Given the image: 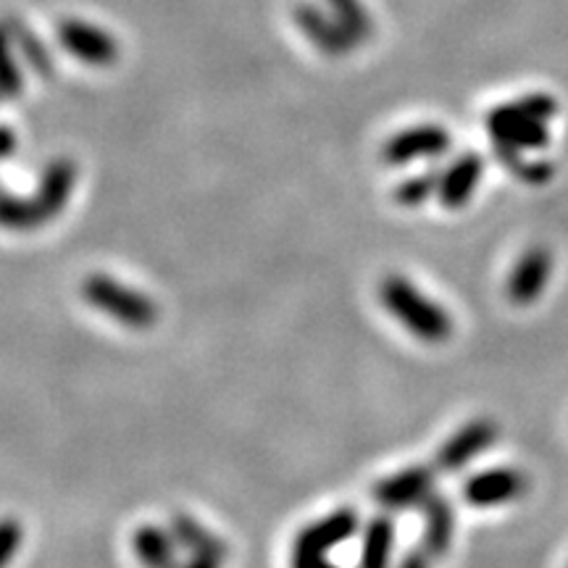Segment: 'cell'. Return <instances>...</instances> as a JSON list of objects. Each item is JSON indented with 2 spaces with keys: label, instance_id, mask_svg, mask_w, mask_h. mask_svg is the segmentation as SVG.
I'll list each match as a JSON object with an SVG mask.
<instances>
[{
  "label": "cell",
  "instance_id": "15",
  "mask_svg": "<svg viewBox=\"0 0 568 568\" xmlns=\"http://www.w3.org/2000/svg\"><path fill=\"white\" fill-rule=\"evenodd\" d=\"M506 166L514 172L518 180L529 184H542L552 176V163L550 161H524V153H497Z\"/></svg>",
  "mask_w": 568,
  "mask_h": 568
},
{
  "label": "cell",
  "instance_id": "3",
  "mask_svg": "<svg viewBox=\"0 0 568 568\" xmlns=\"http://www.w3.org/2000/svg\"><path fill=\"white\" fill-rule=\"evenodd\" d=\"M432 487H435V474H432V468L410 466L406 471L379 481L374 489V497L376 503L387 510L422 508L426 497L432 495Z\"/></svg>",
  "mask_w": 568,
  "mask_h": 568
},
{
  "label": "cell",
  "instance_id": "6",
  "mask_svg": "<svg viewBox=\"0 0 568 568\" xmlns=\"http://www.w3.org/2000/svg\"><path fill=\"white\" fill-rule=\"evenodd\" d=\"M552 274V255L548 247L535 245L518 258L514 272L508 276V297L516 305H531L548 287Z\"/></svg>",
  "mask_w": 568,
  "mask_h": 568
},
{
  "label": "cell",
  "instance_id": "4",
  "mask_svg": "<svg viewBox=\"0 0 568 568\" xmlns=\"http://www.w3.org/2000/svg\"><path fill=\"white\" fill-rule=\"evenodd\" d=\"M497 439V426L489 418H477V422L466 424L464 429H458L447 443L439 447L437 453V466L447 474H456L460 468L471 464L474 458L489 450Z\"/></svg>",
  "mask_w": 568,
  "mask_h": 568
},
{
  "label": "cell",
  "instance_id": "11",
  "mask_svg": "<svg viewBox=\"0 0 568 568\" xmlns=\"http://www.w3.org/2000/svg\"><path fill=\"white\" fill-rule=\"evenodd\" d=\"M479 176H481L479 155L468 153L464 159H458L450 169H447L443 180H439L437 190H439V197H443V203L450 205V209H458V205L468 203V197H471L474 190H477Z\"/></svg>",
  "mask_w": 568,
  "mask_h": 568
},
{
  "label": "cell",
  "instance_id": "13",
  "mask_svg": "<svg viewBox=\"0 0 568 568\" xmlns=\"http://www.w3.org/2000/svg\"><path fill=\"white\" fill-rule=\"evenodd\" d=\"M395 545V527L389 516H376L366 527L364 550H361V568H389Z\"/></svg>",
  "mask_w": 568,
  "mask_h": 568
},
{
  "label": "cell",
  "instance_id": "9",
  "mask_svg": "<svg viewBox=\"0 0 568 568\" xmlns=\"http://www.w3.org/2000/svg\"><path fill=\"white\" fill-rule=\"evenodd\" d=\"M426 518V531H424V545L422 548L429 552L432 558L445 556L450 548L453 531H456V518H453V508L445 497L429 495L422 506Z\"/></svg>",
  "mask_w": 568,
  "mask_h": 568
},
{
  "label": "cell",
  "instance_id": "14",
  "mask_svg": "<svg viewBox=\"0 0 568 568\" xmlns=\"http://www.w3.org/2000/svg\"><path fill=\"white\" fill-rule=\"evenodd\" d=\"M447 148H450V138H447V132L435 130V126H426V130H416L406 134V138L397 140L395 145L389 148V159L400 163V161L416 159V155H439L445 153Z\"/></svg>",
  "mask_w": 568,
  "mask_h": 568
},
{
  "label": "cell",
  "instance_id": "20",
  "mask_svg": "<svg viewBox=\"0 0 568 568\" xmlns=\"http://www.w3.org/2000/svg\"><path fill=\"white\" fill-rule=\"evenodd\" d=\"M224 564L216 558H209V556H193L187 560V564H180V568H222Z\"/></svg>",
  "mask_w": 568,
  "mask_h": 568
},
{
  "label": "cell",
  "instance_id": "2",
  "mask_svg": "<svg viewBox=\"0 0 568 568\" xmlns=\"http://www.w3.org/2000/svg\"><path fill=\"white\" fill-rule=\"evenodd\" d=\"M82 295L92 308L101 311V314L113 318V322L130 326V329H151L159 322V305H155L153 297L111 280V276H88L82 284Z\"/></svg>",
  "mask_w": 568,
  "mask_h": 568
},
{
  "label": "cell",
  "instance_id": "8",
  "mask_svg": "<svg viewBox=\"0 0 568 568\" xmlns=\"http://www.w3.org/2000/svg\"><path fill=\"white\" fill-rule=\"evenodd\" d=\"M556 113H558L556 98L545 95V92H535V95L518 98L514 103L495 109L489 113L487 126H489V134H495L506 130V126H516V124H535V122L548 124Z\"/></svg>",
  "mask_w": 568,
  "mask_h": 568
},
{
  "label": "cell",
  "instance_id": "1",
  "mask_svg": "<svg viewBox=\"0 0 568 568\" xmlns=\"http://www.w3.org/2000/svg\"><path fill=\"white\" fill-rule=\"evenodd\" d=\"M382 303L400 322L406 329L422 343L437 345L450 339L453 335V318L443 305L429 301L424 293L410 284L406 276H387L382 282Z\"/></svg>",
  "mask_w": 568,
  "mask_h": 568
},
{
  "label": "cell",
  "instance_id": "5",
  "mask_svg": "<svg viewBox=\"0 0 568 568\" xmlns=\"http://www.w3.org/2000/svg\"><path fill=\"white\" fill-rule=\"evenodd\" d=\"M358 531V516L351 508H339L322 521L305 527L293 545V556H326Z\"/></svg>",
  "mask_w": 568,
  "mask_h": 568
},
{
  "label": "cell",
  "instance_id": "16",
  "mask_svg": "<svg viewBox=\"0 0 568 568\" xmlns=\"http://www.w3.org/2000/svg\"><path fill=\"white\" fill-rule=\"evenodd\" d=\"M24 542V529L13 518L0 521V568H6L19 552V545Z\"/></svg>",
  "mask_w": 568,
  "mask_h": 568
},
{
  "label": "cell",
  "instance_id": "10",
  "mask_svg": "<svg viewBox=\"0 0 568 568\" xmlns=\"http://www.w3.org/2000/svg\"><path fill=\"white\" fill-rule=\"evenodd\" d=\"M174 545L176 539L172 529L166 531L161 527H153V524H145L134 535V556H138L142 568H180Z\"/></svg>",
  "mask_w": 568,
  "mask_h": 568
},
{
  "label": "cell",
  "instance_id": "7",
  "mask_svg": "<svg viewBox=\"0 0 568 568\" xmlns=\"http://www.w3.org/2000/svg\"><path fill=\"white\" fill-rule=\"evenodd\" d=\"M527 489V479L516 468H489V471L474 474L466 481L464 497L474 508H493L500 503L516 500Z\"/></svg>",
  "mask_w": 568,
  "mask_h": 568
},
{
  "label": "cell",
  "instance_id": "19",
  "mask_svg": "<svg viewBox=\"0 0 568 568\" xmlns=\"http://www.w3.org/2000/svg\"><path fill=\"white\" fill-rule=\"evenodd\" d=\"M429 560H432L429 552H426L424 548H418L414 552H408V556L400 560V566H397V568H429Z\"/></svg>",
  "mask_w": 568,
  "mask_h": 568
},
{
  "label": "cell",
  "instance_id": "18",
  "mask_svg": "<svg viewBox=\"0 0 568 568\" xmlns=\"http://www.w3.org/2000/svg\"><path fill=\"white\" fill-rule=\"evenodd\" d=\"M293 568H339L326 556H293Z\"/></svg>",
  "mask_w": 568,
  "mask_h": 568
},
{
  "label": "cell",
  "instance_id": "12",
  "mask_svg": "<svg viewBox=\"0 0 568 568\" xmlns=\"http://www.w3.org/2000/svg\"><path fill=\"white\" fill-rule=\"evenodd\" d=\"M172 535L176 539V545L182 548L193 550V556H209L216 560H226V545L219 539L213 531H209L203 524H197L195 518L190 516H174L172 521Z\"/></svg>",
  "mask_w": 568,
  "mask_h": 568
},
{
  "label": "cell",
  "instance_id": "17",
  "mask_svg": "<svg viewBox=\"0 0 568 568\" xmlns=\"http://www.w3.org/2000/svg\"><path fill=\"white\" fill-rule=\"evenodd\" d=\"M437 190L435 176H418V180H410L408 184H403V190L397 193V201L406 205H416L429 197Z\"/></svg>",
  "mask_w": 568,
  "mask_h": 568
}]
</instances>
